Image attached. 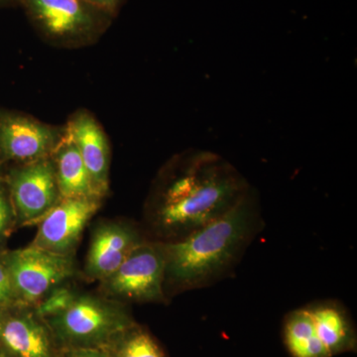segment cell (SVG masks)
Here are the masks:
<instances>
[{
  "label": "cell",
  "mask_w": 357,
  "mask_h": 357,
  "mask_svg": "<svg viewBox=\"0 0 357 357\" xmlns=\"http://www.w3.org/2000/svg\"><path fill=\"white\" fill-rule=\"evenodd\" d=\"M9 184L14 215L23 225L38 222L61 201L53 160L28 162L11 174Z\"/></svg>",
  "instance_id": "6"
},
{
  "label": "cell",
  "mask_w": 357,
  "mask_h": 357,
  "mask_svg": "<svg viewBox=\"0 0 357 357\" xmlns=\"http://www.w3.org/2000/svg\"><path fill=\"white\" fill-rule=\"evenodd\" d=\"M61 357H112L102 347H69L63 349Z\"/></svg>",
  "instance_id": "20"
},
{
  "label": "cell",
  "mask_w": 357,
  "mask_h": 357,
  "mask_svg": "<svg viewBox=\"0 0 357 357\" xmlns=\"http://www.w3.org/2000/svg\"><path fill=\"white\" fill-rule=\"evenodd\" d=\"M102 349L112 357H166L153 335L136 323L117 335Z\"/></svg>",
  "instance_id": "16"
},
{
  "label": "cell",
  "mask_w": 357,
  "mask_h": 357,
  "mask_svg": "<svg viewBox=\"0 0 357 357\" xmlns=\"http://www.w3.org/2000/svg\"><path fill=\"white\" fill-rule=\"evenodd\" d=\"M14 217L13 204L7 199L6 192L0 190V236L8 230Z\"/></svg>",
  "instance_id": "19"
},
{
  "label": "cell",
  "mask_w": 357,
  "mask_h": 357,
  "mask_svg": "<svg viewBox=\"0 0 357 357\" xmlns=\"http://www.w3.org/2000/svg\"><path fill=\"white\" fill-rule=\"evenodd\" d=\"M68 136L76 144L96 191L105 196L109 189V149L98 122L88 114H77L70 121Z\"/></svg>",
  "instance_id": "12"
},
{
  "label": "cell",
  "mask_w": 357,
  "mask_h": 357,
  "mask_svg": "<svg viewBox=\"0 0 357 357\" xmlns=\"http://www.w3.org/2000/svg\"><path fill=\"white\" fill-rule=\"evenodd\" d=\"M284 337L292 357H331L319 338L307 307L289 312L284 324Z\"/></svg>",
  "instance_id": "15"
},
{
  "label": "cell",
  "mask_w": 357,
  "mask_h": 357,
  "mask_svg": "<svg viewBox=\"0 0 357 357\" xmlns=\"http://www.w3.org/2000/svg\"><path fill=\"white\" fill-rule=\"evenodd\" d=\"M16 306H18V302L14 294L13 284L6 267L0 260V310L6 311Z\"/></svg>",
  "instance_id": "18"
},
{
  "label": "cell",
  "mask_w": 357,
  "mask_h": 357,
  "mask_svg": "<svg viewBox=\"0 0 357 357\" xmlns=\"http://www.w3.org/2000/svg\"><path fill=\"white\" fill-rule=\"evenodd\" d=\"M76 291L61 285L52 290L36 306L33 307L40 318L46 319L55 316L69 306L77 296Z\"/></svg>",
  "instance_id": "17"
},
{
  "label": "cell",
  "mask_w": 357,
  "mask_h": 357,
  "mask_svg": "<svg viewBox=\"0 0 357 357\" xmlns=\"http://www.w3.org/2000/svg\"><path fill=\"white\" fill-rule=\"evenodd\" d=\"M165 271L163 243L147 238L100 281V291L103 297L119 303H164Z\"/></svg>",
  "instance_id": "4"
},
{
  "label": "cell",
  "mask_w": 357,
  "mask_h": 357,
  "mask_svg": "<svg viewBox=\"0 0 357 357\" xmlns=\"http://www.w3.org/2000/svg\"><path fill=\"white\" fill-rule=\"evenodd\" d=\"M53 129L20 115L0 117V152L7 159L32 162L46 158L57 146Z\"/></svg>",
  "instance_id": "11"
},
{
  "label": "cell",
  "mask_w": 357,
  "mask_h": 357,
  "mask_svg": "<svg viewBox=\"0 0 357 357\" xmlns=\"http://www.w3.org/2000/svg\"><path fill=\"white\" fill-rule=\"evenodd\" d=\"M1 261L8 272L18 306H36L76 273L74 256L32 245L7 252Z\"/></svg>",
  "instance_id": "5"
},
{
  "label": "cell",
  "mask_w": 357,
  "mask_h": 357,
  "mask_svg": "<svg viewBox=\"0 0 357 357\" xmlns=\"http://www.w3.org/2000/svg\"><path fill=\"white\" fill-rule=\"evenodd\" d=\"M4 316L0 347L13 357H61L53 333L33 307L16 306Z\"/></svg>",
  "instance_id": "9"
},
{
  "label": "cell",
  "mask_w": 357,
  "mask_h": 357,
  "mask_svg": "<svg viewBox=\"0 0 357 357\" xmlns=\"http://www.w3.org/2000/svg\"><path fill=\"white\" fill-rule=\"evenodd\" d=\"M6 311L0 310V340H1L2 326H3L4 316H6Z\"/></svg>",
  "instance_id": "22"
},
{
  "label": "cell",
  "mask_w": 357,
  "mask_h": 357,
  "mask_svg": "<svg viewBox=\"0 0 357 357\" xmlns=\"http://www.w3.org/2000/svg\"><path fill=\"white\" fill-rule=\"evenodd\" d=\"M147 239L140 230L126 222H107L96 227L91 236L86 272L91 280L102 281L114 273L129 253Z\"/></svg>",
  "instance_id": "10"
},
{
  "label": "cell",
  "mask_w": 357,
  "mask_h": 357,
  "mask_svg": "<svg viewBox=\"0 0 357 357\" xmlns=\"http://www.w3.org/2000/svg\"><path fill=\"white\" fill-rule=\"evenodd\" d=\"M252 190L222 156L192 150L176 160L148 210V225L162 243L182 241L234 208Z\"/></svg>",
  "instance_id": "1"
},
{
  "label": "cell",
  "mask_w": 357,
  "mask_h": 357,
  "mask_svg": "<svg viewBox=\"0 0 357 357\" xmlns=\"http://www.w3.org/2000/svg\"><path fill=\"white\" fill-rule=\"evenodd\" d=\"M0 357H13V356H11L10 354H9L8 352H7L6 351V349H2V347H0Z\"/></svg>",
  "instance_id": "23"
},
{
  "label": "cell",
  "mask_w": 357,
  "mask_h": 357,
  "mask_svg": "<svg viewBox=\"0 0 357 357\" xmlns=\"http://www.w3.org/2000/svg\"><path fill=\"white\" fill-rule=\"evenodd\" d=\"M40 29L55 39L86 38L98 31L109 14L84 0H21Z\"/></svg>",
  "instance_id": "7"
},
{
  "label": "cell",
  "mask_w": 357,
  "mask_h": 357,
  "mask_svg": "<svg viewBox=\"0 0 357 357\" xmlns=\"http://www.w3.org/2000/svg\"><path fill=\"white\" fill-rule=\"evenodd\" d=\"M307 307L319 338L331 357L356 347V333L351 319L340 302L321 301Z\"/></svg>",
  "instance_id": "13"
},
{
  "label": "cell",
  "mask_w": 357,
  "mask_h": 357,
  "mask_svg": "<svg viewBox=\"0 0 357 357\" xmlns=\"http://www.w3.org/2000/svg\"><path fill=\"white\" fill-rule=\"evenodd\" d=\"M44 321L61 349L105 347L135 323L122 303L79 293L65 310Z\"/></svg>",
  "instance_id": "3"
},
{
  "label": "cell",
  "mask_w": 357,
  "mask_h": 357,
  "mask_svg": "<svg viewBox=\"0 0 357 357\" xmlns=\"http://www.w3.org/2000/svg\"><path fill=\"white\" fill-rule=\"evenodd\" d=\"M84 1L88 2L91 6L98 7V8L102 9L105 13L112 14L119 8L121 0H84Z\"/></svg>",
  "instance_id": "21"
},
{
  "label": "cell",
  "mask_w": 357,
  "mask_h": 357,
  "mask_svg": "<svg viewBox=\"0 0 357 357\" xmlns=\"http://www.w3.org/2000/svg\"><path fill=\"white\" fill-rule=\"evenodd\" d=\"M98 199H64L37 222L31 244L57 255L74 256L82 234L100 206Z\"/></svg>",
  "instance_id": "8"
},
{
  "label": "cell",
  "mask_w": 357,
  "mask_h": 357,
  "mask_svg": "<svg viewBox=\"0 0 357 357\" xmlns=\"http://www.w3.org/2000/svg\"><path fill=\"white\" fill-rule=\"evenodd\" d=\"M263 229L261 206L252 188L222 218L182 241L163 243L166 298L211 287L227 278Z\"/></svg>",
  "instance_id": "2"
},
{
  "label": "cell",
  "mask_w": 357,
  "mask_h": 357,
  "mask_svg": "<svg viewBox=\"0 0 357 357\" xmlns=\"http://www.w3.org/2000/svg\"><path fill=\"white\" fill-rule=\"evenodd\" d=\"M7 1V0H0V3H2V2Z\"/></svg>",
  "instance_id": "24"
},
{
  "label": "cell",
  "mask_w": 357,
  "mask_h": 357,
  "mask_svg": "<svg viewBox=\"0 0 357 357\" xmlns=\"http://www.w3.org/2000/svg\"><path fill=\"white\" fill-rule=\"evenodd\" d=\"M54 168L61 199H102L98 195L79 150L67 135L56 146Z\"/></svg>",
  "instance_id": "14"
}]
</instances>
